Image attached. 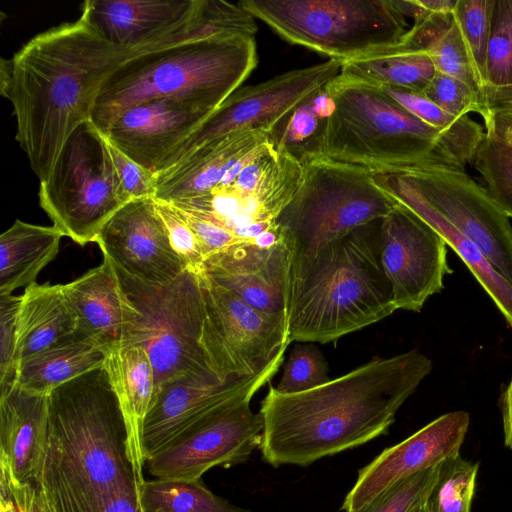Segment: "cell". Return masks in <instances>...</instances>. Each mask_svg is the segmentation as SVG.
Wrapping results in <instances>:
<instances>
[{
	"label": "cell",
	"instance_id": "1",
	"mask_svg": "<svg viewBox=\"0 0 512 512\" xmlns=\"http://www.w3.org/2000/svg\"><path fill=\"white\" fill-rule=\"evenodd\" d=\"M431 370V360L413 349L374 358L304 392L283 394L270 386L259 410L263 460L273 467L307 466L386 434Z\"/></svg>",
	"mask_w": 512,
	"mask_h": 512
},
{
	"label": "cell",
	"instance_id": "2",
	"mask_svg": "<svg viewBox=\"0 0 512 512\" xmlns=\"http://www.w3.org/2000/svg\"><path fill=\"white\" fill-rule=\"evenodd\" d=\"M143 52L114 46L79 17L30 39L0 62V92L13 107L15 139L40 182L81 124L91 121L106 79Z\"/></svg>",
	"mask_w": 512,
	"mask_h": 512
},
{
	"label": "cell",
	"instance_id": "3",
	"mask_svg": "<svg viewBox=\"0 0 512 512\" xmlns=\"http://www.w3.org/2000/svg\"><path fill=\"white\" fill-rule=\"evenodd\" d=\"M135 483L123 416L104 366L50 392L35 481L46 512H104Z\"/></svg>",
	"mask_w": 512,
	"mask_h": 512
},
{
	"label": "cell",
	"instance_id": "4",
	"mask_svg": "<svg viewBox=\"0 0 512 512\" xmlns=\"http://www.w3.org/2000/svg\"><path fill=\"white\" fill-rule=\"evenodd\" d=\"M378 219L293 263L289 340L328 343L391 315Z\"/></svg>",
	"mask_w": 512,
	"mask_h": 512
},
{
	"label": "cell",
	"instance_id": "5",
	"mask_svg": "<svg viewBox=\"0 0 512 512\" xmlns=\"http://www.w3.org/2000/svg\"><path fill=\"white\" fill-rule=\"evenodd\" d=\"M324 88L331 108L324 124L321 157L372 171L465 169V161L448 137L377 85L339 73Z\"/></svg>",
	"mask_w": 512,
	"mask_h": 512
},
{
	"label": "cell",
	"instance_id": "6",
	"mask_svg": "<svg viewBox=\"0 0 512 512\" xmlns=\"http://www.w3.org/2000/svg\"><path fill=\"white\" fill-rule=\"evenodd\" d=\"M254 37L196 39L127 59L103 83L91 116L105 134L128 108L157 98L188 100L215 111L257 65Z\"/></svg>",
	"mask_w": 512,
	"mask_h": 512
},
{
	"label": "cell",
	"instance_id": "7",
	"mask_svg": "<svg viewBox=\"0 0 512 512\" xmlns=\"http://www.w3.org/2000/svg\"><path fill=\"white\" fill-rule=\"evenodd\" d=\"M281 38L341 62L397 46L408 31L395 0H242Z\"/></svg>",
	"mask_w": 512,
	"mask_h": 512
},
{
	"label": "cell",
	"instance_id": "8",
	"mask_svg": "<svg viewBox=\"0 0 512 512\" xmlns=\"http://www.w3.org/2000/svg\"><path fill=\"white\" fill-rule=\"evenodd\" d=\"M115 269L129 304L122 347L136 345L146 351L154 369L155 393L182 374L215 372L201 345V274L185 269L171 281L148 283Z\"/></svg>",
	"mask_w": 512,
	"mask_h": 512
},
{
	"label": "cell",
	"instance_id": "9",
	"mask_svg": "<svg viewBox=\"0 0 512 512\" xmlns=\"http://www.w3.org/2000/svg\"><path fill=\"white\" fill-rule=\"evenodd\" d=\"M276 220L293 251V263L353 229L384 218L397 204L362 166L316 157Z\"/></svg>",
	"mask_w": 512,
	"mask_h": 512
},
{
	"label": "cell",
	"instance_id": "10",
	"mask_svg": "<svg viewBox=\"0 0 512 512\" xmlns=\"http://www.w3.org/2000/svg\"><path fill=\"white\" fill-rule=\"evenodd\" d=\"M38 196L53 226L82 246L95 242L104 224L130 201L109 142L91 121L70 135Z\"/></svg>",
	"mask_w": 512,
	"mask_h": 512
},
{
	"label": "cell",
	"instance_id": "11",
	"mask_svg": "<svg viewBox=\"0 0 512 512\" xmlns=\"http://www.w3.org/2000/svg\"><path fill=\"white\" fill-rule=\"evenodd\" d=\"M205 316L201 345L223 381L251 378L284 357L288 318L264 313L201 273Z\"/></svg>",
	"mask_w": 512,
	"mask_h": 512
},
{
	"label": "cell",
	"instance_id": "12",
	"mask_svg": "<svg viewBox=\"0 0 512 512\" xmlns=\"http://www.w3.org/2000/svg\"><path fill=\"white\" fill-rule=\"evenodd\" d=\"M253 396L233 400L203 417L146 460L158 479L200 480L213 467L245 462L260 448L264 422L250 407Z\"/></svg>",
	"mask_w": 512,
	"mask_h": 512
},
{
	"label": "cell",
	"instance_id": "13",
	"mask_svg": "<svg viewBox=\"0 0 512 512\" xmlns=\"http://www.w3.org/2000/svg\"><path fill=\"white\" fill-rule=\"evenodd\" d=\"M400 173L512 285V225L486 188L465 169L418 167Z\"/></svg>",
	"mask_w": 512,
	"mask_h": 512
},
{
	"label": "cell",
	"instance_id": "14",
	"mask_svg": "<svg viewBox=\"0 0 512 512\" xmlns=\"http://www.w3.org/2000/svg\"><path fill=\"white\" fill-rule=\"evenodd\" d=\"M340 71L341 61L328 59L256 85L238 88L178 148L163 171L200 146L225 135L247 130L270 133L293 108Z\"/></svg>",
	"mask_w": 512,
	"mask_h": 512
},
{
	"label": "cell",
	"instance_id": "15",
	"mask_svg": "<svg viewBox=\"0 0 512 512\" xmlns=\"http://www.w3.org/2000/svg\"><path fill=\"white\" fill-rule=\"evenodd\" d=\"M447 243L426 221L397 203L381 220L380 258L396 310L420 312L451 273Z\"/></svg>",
	"mask_w": 512,
	"mask_h": 512
},
{
	"label": "cell",
	"instance_id": "16",
	"mask_svg": "<svg viewBox=\"0 0 512 512\" xmlns=\"http://www.w3.org/2000/svg\"><path fill=\"white\" fill-rule=\"evenodd\" d=\"M284 357L258 375L223 381L213 371L191 372L161 384L142 434L145 460L188 427L221 406L255 393L278 372Z\"/></svg>",
	"mask_w": 512,
	"mask_h": 512
},
{
	"label": "cell",
	"instance_id": "17",
	"mask_svg": "<svg viewBox=\"0 0 512 512\" xmlns=\"http://www.w3.org/2000/svg\"><path fill=\"white\" fill-rule=\"evenodd\" d=\"M293 258L283 235L271 247L240 240L206 257L202 274L252 307L288 318Z\"/></svg>",
	"mask_w": 512,
	"mask_h": 512
},
{
	"label": "cell",
	"instance_id": "18",
	"mask_svg": "<svg viewBox=\"0 0 512 512\" xmlns=\"http://www.w3.org/2000/svg\"><path fill=\"white\" fill-rule=\"evenodd\" d=\"M95 242L117 268L144 282L165 283L186 269L170 244L154 197L124 204L104 224Z\"/></svg>",
	"mask_w": 512,
	"mask_h": 512
},
{
	"label": "cell",
	"instance_id": "19",
	"mask_svg": "<svg viewBox=\"0 0 512 512\" xmlns=\"http://www.w3.org/2000/svg\"><path fill=\"white\" fill-rule=\"evenodd\" d=\"M469 424L470 417L466 411L449 412L402 442L386 448L359 470L341 509L356 512L397 482L458 454Z\"/></svg>",
	"mask_w": 512,
	"mask_h": 512
},
{
	"label": "cell",
	"instance_id": "20",
	"mask_svg": "<svg viewBox=\"0 0 512 512\" xmlns=\"http://www.w3.org/2000/svg\"><path fill=\"white\" fill-rule=\"evenodd\" d=\"M213 112L188 100L152 99L126 109L104 135L112 146L158 175Z\"/></svg>",
	"mask_w": 512,
	"mask_h": 512
},
{
	"label": "cell",
	"instance_id": "21",
	"mask_svg": "<svg viewBox=\"0 0 512 512\" xmlns=\"http://www.w3.org/2000/svg\"><path fill=\"white\" fill-rule=\"evenodd\" d=\"M48 422V395L13 386L0 392V485L10 491L35 484Z\"/></svg>",
	"mask_w": 512,
	"mask_h": 512
},
{
	"label": "cell",
	"instance_id": "22",
	"mask_svg": "<svg viewBox=\"0 0 512 512\" xmlns=\"http://www.w3.org/2000/svg\"><path fill=\"white\" fill-rule=\"evenodd\" d=\"M195 1L86 0L80 17L110 44L146 51L190 16Z\"/></svg>",
	"mask_w": 512,
	"mask_h": 512
},
{
	"label": "cell",
	"instance_id": "23",
	"mask_svg": "<svg viewBox=\"0 0 512 512\" xmlns=\"http://www.w3.org/2000/svg\"><path fill=\"white\" fill-rule=\"evenodd\" d=\"M268 140V132L247 130L200 146L156 175L154 198L174 203L211 192L238 161Z\"/></svg>",
	"mask_w": 512,
	"mask_h": 512
},
{
	"label": "cell",
	"instance_id": "24",
	"mask_svg": "<svg viewBox=\"0 0 512 512\" xmlns=\"http://www.w3.org/2000/svg\"><path fill=\"white\" fill-rule=\"evenodd\" d=\"M76 317V334L108 354L122 347L128 316V300L113 263H102L75 280L63 284Z\"/></svg>",
	"mask_w": 512,
	"mask_h": 512
},
{
	"label": "cell",
	"instance_id": "25",
	"mask_svg": "<svg viewBox=\"0 0 512 512\" xmlns=\"http://www.w3.org/2000/svg\"><path fill=\"white\" fill-rule=\"evenodd\" d=\"M375 184L396 203L412 210L432 226L464 262L512 328V285L478 247L437 212L398 172L373 171Z\"/></svg>",
	"mask_w": 512,
	"mask_h": 512
},
{
	"label": "cell",
	"instance_id": "26",
	"mask_svg": "<svg viewBox=\"0 0 512 512\" xmlns=\"http://www.w3.org/2000/svg\"><path fill=\"white\" fill-rule=\"evenodd\" d=\"M116 395L126 431V453L141 483L146 460L142 434L146 416L155 399V376L146 351L136 345L113 350L103 363Z\"/></svg>",
	"mask_w": 512,
	"mask_h": 512
},
{
	"label": "cell",
	"instance_id": "27",
	"mask_svg": "<svg viewBox=\"0 0 512 512\" xmlns=\"http://www.w3.org/2000/svg\"><path fill=\"white\" fill-rule=\"evenodd\" d=\"M76 329V317L63 284L26 288L16 324L17 362L73 336Z\"/></svg>",
	"mask_w": 512,
	"mask_h": 512
},
{
	"label": "cell",
	"instance_id": "28",
	"mask_svg": "<svg viewBox=\"0 0 512 512\" xmlns=\"http://www.w3.org/2000/svg\"><path fill=\"white\" fill-rule=\"evenodd\" d=\"M63 233L55 226L16 220L0 236V295L37 284L42 269L57 255Z\"/></svg>",
	"mask_w": 512,
	"mask_h": 512
},
{
	"label": "cell",
	"instance_id": "29",
	"mask_svg": "<svg viewBox=\"0 0 512 512\" xmlns=\"http://www.w3.org/2000/svg\"><path fill=\"white\" fill-rule=\"evenodd\" d=\"M108 355L75 333L19 361L15 385L31 393L49 395L58 386L102 366Z\"/></svg>",
	"mask_w": 512,
	"mask_h": 512
},
{
	"label": "cell",
	"instance_id": "30",
	"mask_svg": "<svg viewBox=\"0 0 512 512\" xmlns=\"http://www.w3.org/2000/svg\"><path fill=\"white\" fill-rule=\"evenodd\" d=\"M340 73L376 85L423 92L436 73L430 57L423 52L387 51L341 62Z\"/></svg>",
	"mask_w": 512,
	"mask_h": 512
},
{
	"label": "cell",
	"instance_id": "31",
	"mask_svg": "<svg viewBox=\"0 0 512 512\" xmlns=\"http://www.w3.org/2000/svg\"><path fill=\"white\" fill-rule=\"evenodd\" d=\"M324 86L293 108L269 133L277 152L300 163L321 157L324 124L331 108Z\"/></svg>",
	"mask_w": 512,
	"mask_h": 512
},
{
	"label": "cell",
	"instance_id": "32",
	"mask_svg": "<svg viewBox=\"0 0 512 512\" xmlns=\"http://www.w3.org/2000/svg\"><path fill=\"white\" fill-rule=\"evenodd\" d=\"M255 18L238 2L196 0L190 16L162 41L164 46L214 37H254Z\"/></svg>",
	"mask_w": 512,
	"mask_h": 512
},
{
	"label": "cell",
	"instance_id": "33",
	"mask_svg": "<svg viewBox=\"0 0 512 512\" xmlns=\"http://www.w3.org/2000/svg\"><path fill=\"white\" fill-rule=\"evenodd\" d=\"M138 492L142 512H251L215 495L200 480H144Z\"/></svg>",
	"mask_w": 512,
	"mask_h": 512
},
{
	"label": "cell",
	"instance_id": "34",
	"mask_svg": "<svg viewBox=\"0 0 512 512\" xmlns=\"http://www.w3.org/2000/svg\"><path fill=\"white\" fill-rule=\"evenodd\" d=\"M377 86L412 115L448 137L466 164L474 161L485 131L468 115L455 117L432 102L422 92Z\"/></svg>",
	"mask_w": 512,
	"mask_h": 512
},
{
	"label": "cell",
	"instance_id": "35",
	"mask_svg": "<svg viewBox=\"0 0 512 512\" xmlns=\"http://www.w3.org/2000/svg\"><path fill=\"white\" fill-rule=\"evenodd\" d=\"M479 464L454 454L438 465V476L426 507L428 512H471Z\"/></svg>",
	"mask_w": 512,
	"mask_h": 512
},
{
	"label": "cell",
	"instance_id": "36",
	"mask_svg": "<svg viewBox=\"0 0 512 512\" xmlns=\"http://www.w3.org/2000/svg\"><path fill=\"white\" fill-rule=\"evenodd\" d=\"M495 0H457L453 17L466 43L473 67L481 84H486L487 49Z\"/></svg>",
	"mask_w": 512,
	"mask_h": 512
},
{
	"label": "cell",
	"instance_id": "37",
	"mask_svg": "<svg viewBox=\"0 0 512 512\" xmlns=\"http://www.w3.org/2000/svg\"><path fill=\"white\" fill-rule=\"evenodd\" d=\"M474 163L493 201L512 217V147L485 132Z\"/></svg>",
	"mask_w": 512,
	"mask_h": 512
},
{
	"label": "cell",
	"instance_id": "38",
	"mask_svg": "<svg viewBox=\"0 0 512 512\" xmlns=\"http://www.w3.org/2000/svg\"><path fill=\"white\" fill-rule=\"evenodd\" d=\"M486 84H512V0H495L487 49Z\"/></svg>",
	"mask_w": 512,
	"mask_h": 512
},
{
	"label": "cell",
	"instance_id": "39",
	"mask_svg": "<svg viewBox=\"0 0 512 512\" xmlns=\"http://www.w3.org/2000/svg\"><path fill=\"white\" fill-rule=\"evenodd\" d=\"M329 380L328 364L322 352L310 342H302L290 351L280 381L274 388L283 394H294L316 388Z\"/></svg>",
	"mask_w": 512,
	"mask_h": 512
},
{
	"label": "cell",
	"instance_id": "40",
	"mask_svg": "<svg viewBox=\"0 0 512 512\" xmlns=\"http://www.w3.org/2000/svg\"><path fill=\"white\" fill-rule=\"evenodd\" d=\"M426 54L437 71L461 80L481 92V84L454 17L449 29L427 49Z\"/></svg>",
	"mask_w": 512,
	"mask_h": 512
},
{
	"label": "cell",
	"instance_id": "41",
	"mask_svg": "<svg viewBox=\"0 0 512 512\" xmlns=\"http://www.w3.org/2000/svg\"><path fill=\"white\" fill-rule=\"evenodd\" d=\"M438 465L397 482L356 512H410L427 501L437 480Z\"/></svg>",
	"mask_w": 512,
	"mask_h": 512
},
{
	"label": "cell",
	"instance_id": "42",
	"mask_svg": "<svg viewBox=\"0 0 512 512\" xmlns=\"http://www.w3.org/2000/svg\"><path fill=\"white\" fill-rule=\"evenodd\" d=\"M422 93L455 117H463L469 112H475L481 115L484 121L488 118V113L477 90L463 81L437 70Z\"/></svg>",
	"mask_w": 512,
	"mask_h": 512
},
{
	"label": "cell",
	"instance_id": "43",
	"mask_svg": "<svg viewBox=\"0 0 512 512\" xmlns=\"http://www.w3.org/2000/svg\"><path fill=\"white\" fill-rule=\"evenodd\" d=\"M155 204L173 250L186 269L201 274L205 257L194 232L173 204L156 199Z\"/></svg>",
	"mask_w": 512,
	"mask_h": 512
},
{
	"label": "cell",
	"instance_id": "44",
	"mask_svg": "<svg viewBox=\"0 0 512 512\" xmlns=\"http://www.w3.org/2000/svg\"><path fill=\"white\" fill-rule=\"evenodd\" d=\"M22 295H0V392L15 386L16 324Z\"/></svg>",
	"mask_w": 512,
	"mask_h": 512
},
{
	"label": "cell",
	"instance_id": "45",
	"mask_svg": "<svg viewBox=\"0 0 512 512\" xmlns=\"http://www.w3.org/2000/svg\"><path fill=\"white\" fill-rule=\"evenodd\" d=\"M109 146L117 174L130 200L154 197L156 175L131 160L110 143Z\"/></svg>",
	"mask_w": 512,
	"mask_h": 512
},
{
	"label": "cell",
	"instance_id": "46",
	"mask_svg": "<svg viewBox=\"0 0 512 512\" xmlns=\"http://www.w3.org/2000/svg\"><path fill=\"white\" fill-rule=\"evenodd\" d=\"M176 208L194 232L205 258L240 241L223 227L193 212Z\"/></svg>",
	"mask_w": 512,
	"mask_h": 512
},
{
	"label": "cell",
	"instance_id": "47",
	"mask_svg": "<svg viewBox=\"0 0 512 512\" xmlns=\"http://www.w3.org/2000/svg\"><path fill=\"white\" fill-rule=\"evenodd\" d=\"M480 96L488 113L487 120L491 114L512 113V84L503 86L486 84L481 89Z\"/></svg>",
	"mask_w": 512,
	"mask_h": 512
},
{
	"label": "cell",
	"instance_id": "48",
	"mask_svg": "<svg viewBox=\"0 0 512 512\" xmlns=\"http://www.w3.org/2000/svg\"><path fill=\"white\" fill-rule=\"evenodd\" d=\"M19 512H46L43 499L35 484L10 491Z\"/></svg>",
	"mask_w": 512,
	"mask_h": 512
},
{
	"label": "cell",
	"instance_id": "49",
	"mask_svg": "<svg viewBox=\"0 0 512 512\" xmlns=\"http://www.w3.org/2000/svg\"><path fill=\"white\" fill-rule=\"evenodd\" d=\"M484 125L486 134L512 147V113L491 114Z\"/></svg>",
	"mask_w": 512,
	"mask_h": 512
},
{
	"label": "cell",
	"instance_id": "50",
	"mask_svg": "<svg viewBox=\"0 0 512 512\" xmlns=\"http://www.w3.org/2000/svg\"><path fill=\"white\" fill-rule=\"evenodd\" d=\"M504 443L512 449V377L500 397Z\"/></svg>",
	"mask_w": 512,
	"mask_h": 512
},
{
	"label": "cell",
	"instance_id": "51",
	"mask_svg": "<svg viewBox=\"0 0 512 512\" xmlns=\"http://www.w3.org/2000/svg\"><path fill=\"white\" fill-rule=\"evenodd\" d=\"M418 4L431 13L452 14L457 0H417Z\"/></svg>",
	"mask_w": 512,
	"mask_h": 512
},
{
	"label": "cell",
	"instance_id": "52",
	"mask_svg": "<svg viewBox=\"0 0 512 512\" xmlns=\"http://www.w3.org/2000/svg\"><path fill=\"white\" fill-rule=\"evenodd\" d=\"M410 512H428L426 507V502L414 508Z\"/></svg>",
	"mask_w": 512,
	"mask_h": 512
}]
</instances>
